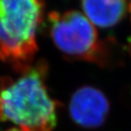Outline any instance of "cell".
<instances>
[{"label":"cell","mask_w":131,"mask_h":131,"mask_svg":"<svg viewBox=\"0 0 131 131\" xmlns=\"http://www.w3.org/2000/svg\"><path fill=\"white\" fill-rule=\"evenodd\" d=\"M48 68L39 60L16 76L0 78V121L11 122L21 131H53L58 103L49 94Z\"/></svg>","instance_id":"6da1fadb"},{"label":"cell","mask_w":131,"mask_h":131,"mask_svg":"<svg viewBox=\"0 0 131 131\" xmlns=\"http://www.w3.org/2000/svg\"><path fill=\"white\" fill-rule=\"evenodd\" d=\"M43 0H0V60L20 72L34 64Z\"/></svg>","instance_id":"7a4b0ae2"},{"label":"cell","mask_w":131,"mask_h":131,"mask_svg":"<svg viewBox=\"0 0 131 131\" xmlns=\"http://www.w3.org/2000/svg\"><path fill=\"white\" fill-rule=\"evenodd\" d=\"M49 33L54 45L67 58L105 66L109 59L107 45L96 27L82 12L69 10L48 15Z\"/></svg>","instance_id":"3957f363"},{"label":"cell","mask_w":131,"mask_h":131,"mask_svg":"<svg viewBox=\"0 0 131 131\" xmlns=\"http://www.w3.org/2000/svg\"><path fill=\"white\" fill-rule=\"evenodd\" d=\"M69 112L74 122L86 128L101 126L109 112V102L102 91L93 86H82L70 99Z\"/></svg>","instance_id":"277c9868"},{"label":"cell","mask_w":131,"mask_h":131,"mask_svg":"<svg viewBox=\"0 0 131 131\" xmlns=\"http://www.w3.org/2000/svg\"><path fill=\"white\" fill-rule=\"evenodd\" d=\"M83 14L95 27H112L129 15L127 0H81Z\"/></svg>","instance_id":"5b68a950"},{"label":"cell","mask_w":131,"mask_h":131,"mask_svg":"<svg viewBox=\"0 0 131 131\" xmlns=\"http://www.w3.org/2000/svg\"><path fill=\"white\" fill-rule=\"evenodd\" d=\"M5 131H21V130L17 128V127H11V128H8Z\"/></svg>","instance_id":"8992f818"},{"label":"cell","mask_w":131,"mask_h":131,"mask_svg":"<svg viewBox=\"0 0 131 131\" xmlns=\"http://www.w3.org/2000/svg\"><path fill=\"white\" fill-rule=\"evenodd\" d=\"M129 5V16H130V19H131V0H127Z\"/></svg>","instance_id":"52a82bcc"},{"label":"cell","mask_w":131,"mask_h":131,"mask_svg":"<svg viewBox=\"0 0 131 131\" xmlns=\"http://www.w3.org/2000/svg\"><path fill=\"white\" fill-rule=\"evenodd\" d=\"M128 51H131V38H130V41H129V44H128Z\"/></svg>","instance_id":"ba28073f"},{"label":"cell","mask_w":131,"mask_h":131,"mask_svg":"<svg viewBox=\"0 0 131 131\" xmlns=\"http://www.w3.org/2000/svg\"><path fill=\"white\" fill-rule=\"evenodd\" d=\"M129 53H130V56H131V51H129Z\"/></svg>","instance_id":"9c48e42d"}]
</instances>
